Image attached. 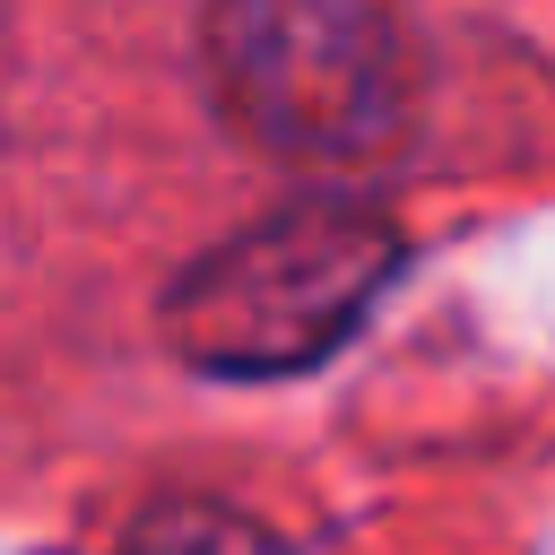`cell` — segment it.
<instances>
[{"label":"cell","instance_id":"obj_1","mask_svg":"<svg viewBox=\"0 0 555 555\" xmlns=\"http://www.w3.org/2000/svg\"><path fill=\"white\" fill-rule=\"evenodd\" d=\"M399 260L408 234L373 199H295L225 234L165 286V338L182 364L225 382L312 373L330 347L364 330Z\"/></svg>","mask_w":555,"mask_h":555},{"label":"cell","instance_id":"obj_2","mask_svg":"<svg viewBox=\"0 0 555 555\" xmlns=\"http://www.w3.org/2000/svg\"><path fill=\"white\" fill-rule=\"evenodd\" d=\"M217 113L278 156H373L416 104L408 43L347 0H234L199 26Z\"/></svg>","mask_w":555,"mask_h":555},{"label":"cell","instance_id":"obj_3","mask_svg":"<svg viewBox=\"0 0 555 555\" xmlns=\"http://www.w3.org/2000/svg\"><path fill=\"white\" fill-rule=\"evenodd\" d=\"M113 555H295V546H286L278 529H260L251 512H234V503L165 494V503H147V512L121 529Z\"/></svg>","mask_w":555,"mask_h":555}]
</instances>
